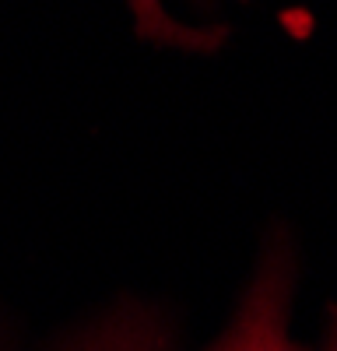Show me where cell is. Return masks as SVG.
<instances>
[{"mask_svg": "<svg viewBox=\"0 0 337 351\" xmlns=\"http://www.w3.org/2000/svg\"><path fill=\"white\" fill-rule=\"evenodd\" d=\"M327 351H337V306L330 309V327H327Z\"/></svg>", "mask_w": 337, "mask_h": 351, "instance_id": "obj_4", "label": "cell"}, {"mask_svg": "<svg viewBox=\"0 0 337 351\" xmlns=\"http://www.w3.org/2000/svg\"><path fill=\"white\" fill-rule=\"evenodd\" d=\"M130 4L137 11L140 28H148V32H168V28H173V21L162 11V0H130Z\"/></svg>", "mask_w": 337, "mask_h": 351, "instance_id": "obj_3", "label": "cell"}, {"mask_svg": "<svg viewBox=\"0 0 337 351\" xmlns=\"http://www.w3.org/2000/svg\"><path fill=\"white\" fill-rule=\"evenodd\" d=\"M60 351H168V334L145 309H120L71 337Z\"/></svg>", "mask_w": 337, "mask_h": 351, "instance_id": "obj_2", "label": "cell"}, {"mask_svg": "<svg viewBox=\"0 0 337 351\" xmlns=\"http://www.w3.org/2000/svg\"><path fill=\"white\" fill-rule=\"evenodd\" d=\"M292 288H295L292 250L271 246L249 288L242 291L236 316L218 334L211 351H309L299 341H292L288 330Z\"/></svg>", "mask_w": 337, "mask_h": 351, "instance_id": "obj_1", "label": "cell"}]
</instances>
